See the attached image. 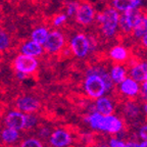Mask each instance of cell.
<instances>
[{
  "instance_id": "obj_24",
  "label": "cell",
  "mask_w": 147,
  "mask_h": 147,
  "mask_svg": "<svg viewBox=\"0 0 147 147\" xmlns=\"http://www.w3.org/2000/svg\"><path fill=\"white\" fill-rule=\"evenodd\" d=\"M39 125V119L35 113H26V128L25 130H33Z\"/></svg>"
},
{
  "instance_id": "obj_16",
  "label": "cell",
  "mask_w": 147,
  "mask_h": 147,
  "mask_svg": "<svg viewBox=\"0 0 147 147\" xmlns=\"http://www.w3.org/2000/svg\"><path fill=\"white\" fill-rule=\"evenodd\" d=\"M109 56H110V58L113 60H115V61L124 62L128 59L129 53H128V50L125 48L124 46L115 45L110 49Z\"/></svg>"
},
{
  "instance_id": "obj_3",
  "label": "cell",
  "mask_w": 147,
  "mask_h": 147,
  "mask_svg": "<svg viewBox=\"0 0 147 147\" xmlns=\"http://www.w3.org/2000/svg\"><path fill=\"white\" fill-rule=\"evenodd\" d=\"M69 47L75 56L84 58L91 50V41L90 38H88L84 33H77L71 37L69 41Z\"/></svg>"
},
{
  "instance_id": "obj_2",
  "label": "cell",
  "mask_w": 147,
  "mask_h": 147,
  "mask_svg": "<svg viewBox=\"0 0 147 147\" xmlns=\"http://www.w3.org/2000/svg\"><path fill=\"white\" fill-rule=\"evenodd\" d=\"M143 14V10L137 8L128 9L122 16H119V27L121 28V31L124 35L132 34L133 28L137 25V23L140 21L141 16Z\"/></svg>"
},
{
  "instance_id": "obj_18",
  "label": "cell",
  "mask_w": 147,
  "mask_h": 147,
  "mask_svg": "<svg viewBox=\"0 0 147 147\" xmlns=\"http://www.w3.org/2000/svg\"><path fill=\"white\" fill-rule=\"evenodd\" d=\"M96 111L102 115H111L113 113V104L107 97H99L96 101Z\"/></svg>"
},
{
  "instance_id": "obj_11",
  "label": "cell",
  "mask_w": 147,
  "mask_h": 147,
  "mask_svg": "<svg viewBox=\"0 0 147 147\" xmlns=\"http://www.w3.org/2000/svg\"><path fill=\"white\" fill-rule=\"evenodd\" d=\"M20 45V48H18V51H21L23 54H27L30 55V56H41L43 54L44 50L43 47H42L41 44L37 43L35 41H26L24 42L23 44L20 42L18 44V46ZM18 48V47H16Z\"/></svg>"
},
{
  "instance_id": "obj_34",
  "label": "cell",
  "mask_w": 147,
  "mask_h": 147,
  "mask_svg": "<svg viewBox=\"0 0 147 147\" xmlns=\"http://www.w3.org/2000/svg\"><path fill=\"white\" fill-rule=\"evenodd\" d=\"M140 147H147V141H144L143 143H141Z\"/></svg>"
},
{
  "instance_id": "obj_29",
  "label": "cell",
  "mask_w": 147,
  "mask_h": 147,
  "mask_svg": "<svg viewBox=\"0 0 147 147\" xmlns=\"http://www.w3.org/2000/svg\"><path fill=\"white\" fill-rule=\"evenodd\" d=\"M110 147H126V144L122 141L117 140V139H110L109 141Z\"/></svg>"
},
{
  "instance_id": "obj_31",
  "label": "cell",
  "mask_w": 147,
  "mask_h": 147,
  "mask_svg": "<svg viewBox=\"0 0 147 147\" xmlns=\"http://www.w3.org/2000/svg\"><path fill=\"white\" fill-rule=\"evenodd\" d=\"M126 147H140V144L136 142H128L126 143Z\"/></svg>"
},
{
  "instance_id": "obj_5",
  "label": "cell",
  "mask_w": 147,
  "mask_h": 147,
  "mask_svg": "<svg viewBox=\"0 0 147 147\" xmlns=\"http://www.w3.org/2000/svg\"><path fill=\"white\" fill-rule=\"evenodd\" d=\"M39 67V62L34 56L27 54H18L12 61V67L16 71H22L27 75H33L37 71Z\"/></svg>"
},
{
  "instance_id": "obj_21",
  "label": "cell",
  "mask_w": 147,
  "mask_h": 147,
  "mask_svg": "<svg viewBox=\"0 0 147 147\" xmlns=\"http://www.w3.org/2000/svg\"><path fill=\"white\" fill-rule=\"evenodd\" d=\"M126 76H127L126 69L123 65H121V64L113 65V67L111 69V71H110V77L113 79V83L121 84L126 79Z\"/></svg>"
},
{
  "instance_id": "obj_9",
  "label": "cell",
  "mask_w": 147,
  "mask_h": 147,
  "mask_svg": "<svg viewBox=\"0 0 147 147\" xmlns=\"http://www.w3.org/2000/svg\"><path fill=\"white\" fill-rule=\"evenodd\" d=\"M16 107L24 113H35L41 107L40 101L32 95H23L16 100Z\"/></svg>"
},
{
  "instance_id": "obj_8",
  "label": "cell",
  "mask_w": 147,
  "mask_h": 147,
  "mask_svg": "<svg viewBox=\"0 0 147 147\" xmlns=\"http://www.w3.org/2000/svg\"><path fill=\"white\" fill-rule=\"evenodd\" d=\"M47 140L50 147H69L73 141V138L67 130L58 128L51 132Z\"/></svg>"
},
{
  "instance_id": "obj_1",
  "label": "cell",
  "mask_w": 147,
  "mask_h": 147,
  "mask_svg": "<svg viewBox=\"0 0 147 147\" xmlns=\"http://www.w3.org/2000/svg\"><path fill=\"white\" fill-rule=\"evenodd\" d=\"M100 31L105 38H111L119 29V13L113 7H107L95 16Z\"/></svg>"
},
{
  "instance_id": "obj_37",
  "label": "cell",
  "mask_w": 147,
  "mask_h": 147,
  "mask_svg": "<svg viewBox=\"0 0 147 147\" xmlns=\"http://www.w3.org/2000/svg\"><path fill=\"white\" fill-rule=\"evenodd\" d=\"M7 147H20V146H16V145H10V146H7Z\"/></svg>"
},
{
  "instance_id": "obj_20",
  "label": "cell",
  "mask_w": 147,
  "mask_h": 147,
  "mask_svg": "<svg viewBox=\"0 0 147 147\" xmlns=\"http://www.w3.org/2000/svg\"><path fill=\"white\" fill-rule=\"evenodd\" d=\"M103 117L104 115H100L98 111H94L93 113H91L86 117L85 122L89 124V126L92 129L101 131V127H102V123H103Z\"/></svg>"
},
{
  "instance_id": "obj_12",
  "label": "cell",
  "mask_w": 147,
  "mask_h": 147,
  "mask_svg": "<svg viewBox=\"0 0 147 147\" xmlns=\"http://www.w3.org/2000/svg\"><path fill=\"white\" fill-rule=\"evenodd\" d=\"M122 128V122L117 117L111 115H104L103 117V123H102V127H101V131L108 132L110 134H115L121 131Z\"/></svg>"
},
{
  "instance_id": "obj_15",
  "label": "cell",
  "mask_w": 147,
  "mask_h": 147,
  "mask_svg": "<svg viewBox=\"0 0 147 147\" xmlns=\"http://www.w3.org/2000/svg\"><path fill=\"white\" fill-rule=\"evenodd\" d=\"M146 34H147V12L143 10V14L141 16L140 21L138 22L137 25L133 28L131 35H133L137 39H141Z\"/></svg>"
},
{
  "instance_id": "obj_13",
  "label": "cell",
  "mask_w": 147,
  "mask_h": 147,
  "mask_svg": "<svg viewBox=\"0 0 147 147\" xmlns=\"http://www.w3.org/2000/svg\"><path fill=\"white\" fill-rule=\"evenodd\" d=\"M0 139H1V143H3L5 146H10L18 142V140L21 139V134L18 130L4 127L0 132Z\"/></svg>"
},
{
  "instance_id": "obj_32",
  "label": "cell",
  "mask_w": 147,
  "mask_h": 147,
  "mask_svg": "<svg viewBox=\"0 0 147 147\" xmlns=\"http://www.w3.org/2000/svg\"><path fill=\"white\" fill-rule=\"evenodd\" d=\"M141 42H142L143 45H144L145 47L147 48V34L144 35V36H143L142 38H141Z\"/></svg>"
},
{
  "instance_id": "obj_6",
  "label": "cell",
  "mask_w": 147,
  "mask_h": 147,
  "mask_svg": "<svg viewBox=\"0 0 147 147\" xmlns=\"http://www.w3.org/2000/svg\"><path fill=\"white\" fill-rule=\"evenodd\" d=\"M85 91L91 98H99L105 93V85L100 76L96 74H90L84 83Z\"/></svg>"
},
{
  "instance_id": "obj_28",
  "label": "cell",
  "mask_w": 147,
  "mask_h": 147,
  "mask_svg": "<svg viewBox=\"0 0 147 147\" xmlns=\"http://www.w3.org/2000/svg\"><path fill=\"white\" fill-rule=\"evenodd\" d=\"M51 129L48 127H41L39 129V132H38V135H39L40 139H48V137L51 134Z\"/></svg>"
},
{
  "instance_id": "obj_19",
  "label": "cell",
  "mask_w": 147,
  "mask_h": 147,
  "mask_svg": "<svg viewBox=\"0 0 147 147\" xmlns=\"http://www.w3.org/2000/svg\"><path fill=\"white\" fill-rule=\"evenodd\" d=\"M141 5L137 0H113V6L117 11H126L128 9L137 8Z\"/></svg>"
},
{
  "instance_id": "obj_14",
  "label": "cell",
  "mask_w": 147,
  "mask_h": 147,
  "mask_svg": "<svg viewBox=\"0 0 147 147\" xmlns=\"http://www.w3.org/2000/svg\"><path fill=\"white\" fill-rule=\"evenodd\" d=\"M121 91L127 96H135L139 93V85L132 78H126L121 83Z\"/></svg>"
},
{
  "instance_id": "obj_23",
  "label": "cell",
  "mask_w": 147,
  "mask_h": 147,
  "mask_svg": "<svg viewBox=\"0 0 147 147\" xmlns=\"http://www.w3.org/2000/svg\"><path fill=\"white\" fill-rule=\"evenodd\" d=\"M12 46L11 38L5 29L0 27V52L7 51Z\"/></svg>"
},
{
  "instance_id": "obj_26",
  "label": "cell",
  "mask_w": 147,
  "mask_h": 147,
  "mask_svg": "<svg viewBox=\"0 0 147 147\" xmlns=\"http://www.w3.org/2000/svg\"><path fill=\"white\" fill-rule=\"evenodd\" d=\"M79 1H67V2L63 3V10L65 11L67 18H73L75 16L78 8Z\"/></svg>"
},
{
  "instance_id": "obj_22",
  "label": "cell",
  "mask_w": 147,
  "mask_h": 147,
  "mask_svg": "<svg viewBox=\"0 0 147 147\" xmlns=\"http://www.w3.org/2000/svg\"><path fill=\"white\" fill-rule=\"evenodd\" d=\"M47 35H48V28L38 27L32 32V34H31V38H32L33 41L41 44V45H43L44 42H45V40H46V38H47Z\"/></svg>"
},
{
  "instance_id": "obj_33",
  "label": "cell",
  "mask_w": 147,
  "mask_h": 147,
  "mask_svg": "<svg viewBox=\"0 0 147 147\" xmlns=\"http://www.w3.org/2000/svg\"><path fill=\"white\" fill-rule=\"evenodd\" d=\"M142 89H143V92H146L147 93V81H145V83H143Z\"/></svg>"
},
{
  "instance_id": "obj_4",
  "label": "cell",
  "mask_w": 147,
  "mask_h": 147,
  "mask_svg": "<svg viewBox=\"0 0 147 147\" xmlns=\"http://www.w3.org/2000/svg\"><path fill=\"white\" fill-rule=\"evenodd\" d=\"M96 16L95 7L91 2L87 0H80L78 8H77L75 20L81 26H89L93 23Z\"/></svg>"
},
{
  "instance_id": "obj_36",
  "label": "cell",
  "mask_w": 147,
  "mask_h": 147,
  "mask_svg": "<svg viewBox=\"0 0 147 147\" xmlns=\"http://www.w3.org/2000/svg\"><path fill=\"white\" fill-rule=\"evenodd\" d=\"M1 8H2V6H1V5H0V16H2V10H1Z\"/></svg>"
},
{
  "instance_id": "obj_10",
  "label": "cell",
  "mask_w": 147,
  "mask_h": 147,
  "mask_svg": "<svg viewBox=\"0 0 147 147\" xmlns=\"http://www.w3.org/2000/svg\"><path fill=\"white\" fill-rule=\"evenodd\" d=\"M5 127L12 128L18 131H24L26 128V113H22L18 109L10 110L4 117Z\"/></svg>"
},
{
  "instance_id": "obj_30",
  "label": "cell",
  "mask_w": 147,
  "mask_h": 147,
  "mask_svg": "<svg viewBox=\"0 0 147 147\" xmlns=\"http://www.w3.org/2000/svg\"><path fill=\"white\" fill-rule=\"evenodd\" d=\"M139 134H140V137L142 138L143 140L147 141V125H146V126H143L142 128L140 129Z\"/></svg>"
},
{
  "instance_id": "obj_39",
  "label": "cell",
  "mask_w": 147,
  "mask_h": 147,
  "mask_svg": "<svg viewBox=\"0 0 147 147\" xmlns=\"http://www.w3.org/2000/svg\"><path fill=\"white\" fill-rule=\"evenodd\" d=\"M99 147H108V146H106V145H101V146H99Z\"/></svg>"
},
{
  "instance_id": "obj_38",
  "label": "cell",
  "mask_w": 147,
  "mask_h": 147,
  "mask_svg": "<svg viewBox=\"0 0 147 147\" xmlns=\"http://www.w3.org/2000/svg\"><path fill=\"white\" fill-rule=\"evenodd\" d=\"M144 81H147V73H146V75H145V78H144Z\"/></svg>"
},
{
  "instance_id": "obj_40",
  "label": "cell",
  "mask_w": 147,
  "mask_h": 147,
  "mask_svg": "<svg viewBox=\"0 0 147 147\" xmlns=\"http://www.w3.org/2000/svg\"><path fill=\"white\" fill-rule=\"evenodd\" d=\"M0 144H1V139H0Z\"/></svg>"
},
{
  "instance_id": "obj_17",
  "label": "cell",
  "mask_w": 147,
  "mask_h": 147,
  "mask_svg": "<svg viewBox=\"0 0 147 147\" xmlns=\"http://www.w3.org/2000/svg\"><path fill=\"white\" fill-rule=\"evenodd\" d=\"M147 73V62H140L136 64L131 69L130 76L136 82H142L144 81L145 75Z\"/></svg>"
},
{
  "instance_id": "obj_35",
  "label": "cell",
  "mask_w": 147,
  "mask_h": 147,
  "mask_svg": "<svg viewBox=\"0 0 147 147\" xmlns=\"http://www.w3.org/2000/svg\"><path fill=\"white\" fill-rule=\"evenodd\" d=\"M144 109H145V113H146V115H147V102L145 103V107H144Z\"/></svg>"
},
{
  "instance_id": "obj_27",
  "label": "cell",
  "mask_w": 147,
  "mask_h": 147,
  "mask_svg": "<svg viewBox=\"0 0 147 147\" xmlns=\"http://www.w3.org/2000/svg\"><path fill=\"white\" fill-rule=\"evenodd\" d=\"M126 111L128 113V115H130L132 117H135L139 115V108H138V106H136L135 104H132V103L127 105Z\"/></svg>"
},
{
  "instance_id": "obj_25",
  "label": "cell",
  "mask_w": 147,
  "mask_h": 147,
  "mask_svg": "<svg viewBox=\"0 0 147 147\" xmlns=\"http://www.w3.org/2000/svg\"><path fill=\"white\" fill-rule=\"evenodd\" d=\"M20 147H44L41 139L37 137H28L24 139Z\"/></svg>"
},
{
  "instance_id": "obj_7",
  "label": "cell",
  "mask_w": 147,
  "mask_h": 147,
  "mask_svg": "<svg viewBox=\"0 0 147 147\" xmlns=\"http://www.w3.org/2000/svg\"><path fill=\"white\" fill-rule=\"evenodd\" d=\"M64 45H65L64 34L59 30H53L47 35V38L43 44V50L48 54H55L59 52Z\"/></svg>"
}]
</instances>
